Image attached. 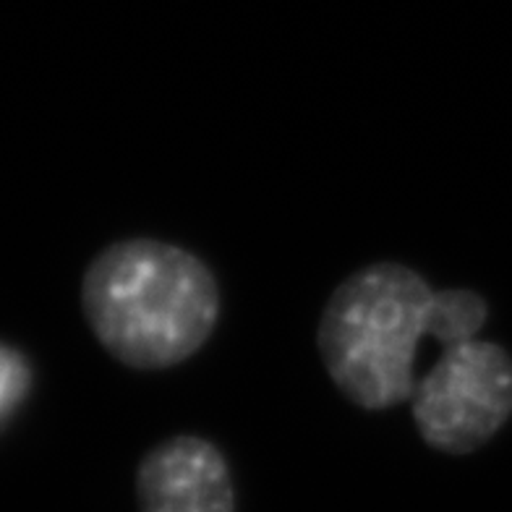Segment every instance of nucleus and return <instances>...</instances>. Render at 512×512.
Segmentation results:
<instances>
[{"label": "nucleus", "mask_w": 512, "mask_h": 512, "mask_svg": "<svg viewBox=\"0 0 512 512\" xmlns=\"http://www.w3.org/2000/svg\"><path fill=\"white\" fill-rule=\"evenodd\" d=\"M81 311L118 364L162 371L207 345L220 322L223 293L194 251L157 238H123L89 262Z\"/></svg>", "instance_id": "f257e3e1"}, {"label": "nucleus", "mask_w": 512, "mask_h": 512, "mask_svg": "<svg viewBox=\"0 0 512 512\" xmlns=\"http://www.w3.org/2000/svg\"><path fill=\"white\" fill-rule=\"evenodd\" d=\"M434 296L424 275L398 262L366 264L332 290L317 348L348 403L377 413L411 400L418 343L432 335Z\"/></svg>", "instance_id": "f03ea898"}, {"label": "nucleus", "mask_w": 512, "mask_h": 512, "mask_svg": "<svg viewBox=\"0 0 512 512\" xmlns=\"http://www.w3.org/2000/svg\"><path fill=\"white\" fill-rule=\"evenodd\" d=\"M408 403L432 450L471 455L510 421L512 356L489 340L450 345L418 379Z\"/></svg>", "instance_id": "7ed1b4c3"}, {"label": "nucleus", "mask_w": 512, "mask_h": 512, "mask_svg": "<svg viewBox=\"0 0 512 512\" xmlns=\"http://www.w3.org/2000/svg\"><path fill=\"white\" fill-rule=\"evenodd\" d=\"M139 512H236V486L223 450L178 434L147 452L136 468Z\"/></svg>", "instance_id": "20e7f679"}, {"label": "nucleus", "mask_w": 512, "mask_h": 512, "mask_svg": "<svg viewBox=\"0 0 512 512\" xmlns=\"http://www.w3.org/2000/svg\"><path fill=\"white\" fill-rule=\"evenodd\" d=\"M489 319V306L476 290L450 288L437 290L432 314V337L450 348V345L476 340Z\"/></svg>", "instance_id": "39448f33"}, {"label": "nucleus", "mask_w": 512, "mask_h": 512, "mask_svg": "<svg viewBox=\"0 0 512 512\" xmlns=\"http://www.w3.org/2000/svg\"><path fill=\"white\" fill-rule=\"evenodd\" d=\"M32 382L29 358L14 345L0 343V424H6L19 411L32 390Z\"/></svg>", "instance_id": "423d86ee"}]
</instances>
